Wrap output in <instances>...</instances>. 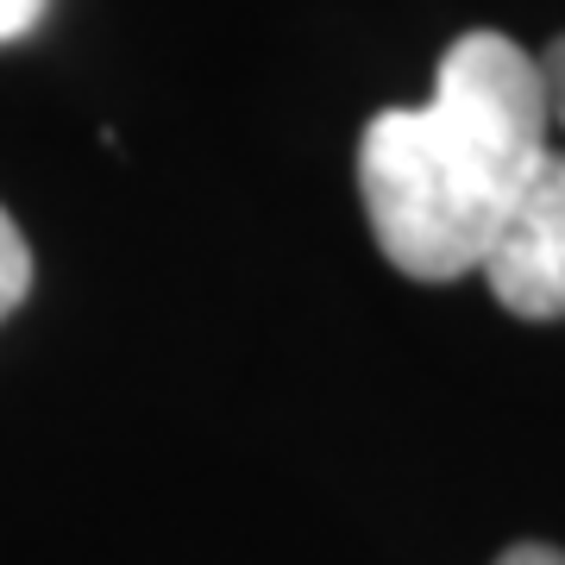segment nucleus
<instances>
[{"label":"nucleus","instance_id":"obj_1","mask_svg":"<svg viewBox=\"0 0 565 565\" xmlns=\"http://www.w3.org/2000/svg\"><path fill=\"white\" fill-rule=\"evenodd\" d=\"M546 151L541 63L503 32L452 39L434 95L384 107L359 139V195L377 252L415 282L478 270Z\"/></svg>","mask_w":565,"mask_h":565},{"label":"nucleus","instance_id":"obj_5","mask_svg":"<svg viewBox=\"0 0 565 565\" xmlns=\"http://www.w3.org/2000/svg\"><path fill=\"white\" fill-rule=\"evenodd\" d=\"M44 7H51V0H0V44L25 39V32L44 20Z\"/></svg>","mask_w":565,"mask_h":565},{"label":"nucleus","instance_id":"obj_3","mask_svg":"<svg viewBox=\"0 0 565 565\" xmlns=\"http://www.w3.org/2000/svg\"><path fill=\"white\" fill-rule=\"evenodd\" d=\"M25 289H32V245L13 226V214L0 207V321L25 302Z\"/></svg>","mask_w":565,"mask_h":565},{"label":"nucleus","instance_id":"obj_6","mask_svg":"<svg viewBox=\"0 0 565 565\" xmlns=\"http://www.w3.org/2000/svg\"><path fill=\"white\" fill-rule=\"evenodd\" d=\"M497 565H565V553L559 546H509Z\"/></svg>","mask_w":565,"mask_h":565},{"label":"nucleus","instance_id":"obj_4","mask_svg":"<svg viewBox=\"0 0 565 565\" xmlns=\"http://www.w3.org/2000/svg\"><path fill=\"white\" fill-rule=\"evenodd\" d=\"M534 63H541V88H546V120L565 132V39H553L546 57H534Z\"/></svg>","mask_w":565,"mask_h":565},{"label":"nucleus","instance_id":"obj_2","mask_svg":"<svg viewBox=\"0 0 565 565\" xmlns=\"http://www.w3.org/2000/svg\"><path fill=\"white\" fill-rule=\"evenodd\" d=\"M478 270L509 315L565 321V151L541 158Z\"/></svg>","mask_w":565,"mask_h":565}]
</instances>
